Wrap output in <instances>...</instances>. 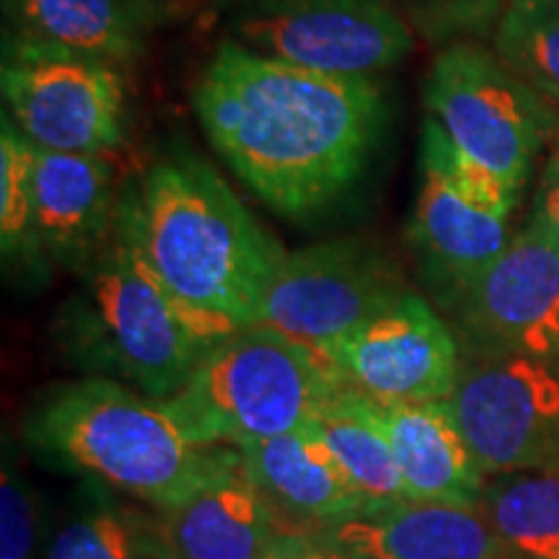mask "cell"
Returning <instances> with one entry per match:
<instances>
[{
    "instance_id": "6da1fadb",
    "label": "cell",
    "mask_w": 559,
    "mask_h": 559,
    "mask_svg": "<svg viewBox=\"0 0 559 559\" xmlns=\"http://www.w3.org/2000/svg\"><path fill=\"white\" fill-rule=\"evenodd\" d=\"M213 151L285 218H309L368 171L389 102L376 79H345L221 41L192 88Z\"/></svg>"
},
{
    "instance_id": "7a4b0ae2",
    "label": "cell",
    "mask_w": 559,
    "mask_h": 559,
    "mask_svg": "<svg viewBox=\"0 0 559 559\" xmlns=\"http://www.w3.org/2000/svg\"><path fill=\"white\" fill-rule=\"evenodd\" d=\"M115 230L169 288L198 309L257 324L288 251L205 158L160 153L122 185Z\"/></svg>"
},
{
    "instance_id": "3957f363",
    "label": "cell",
    "mask_w": 559,
    "mask_h": 559,
    "mask_svg": "<svg viewBox=\"0 0 559 559\" xmlns=\"http://www.w3.org/2000/svg\"><path fill=\"white\" fill-rule=\"evenodd\" d=\"M55 321V340L91 376L166 402L202 358L241 326L187 304L115 230L81 272Z\"/></svg>"
},
{
    "instance_id": "277c9868",
    "label": "cell",
    "mask_w": 559,
    "mask_h": 559,
    "mask_svg": "<svg viewBox=\"0 0 559 559\" xmlns=\"http://www.w3.org/2000/svg\"><path fill=\"white\" fill-rule=\"evenodd\" d=\"M24 436L50 464L156 513L190 498L239 453L192 443L164 402L102 376L47 389L26 412Z\"/></svg>"
},
{
    "instance_id": "5b68a950",
    "label": "cell",
    "mask_w": 559,
    "mask_h": 559,
    "mask_svg": "<svg viewBox=\"0 0 559 559\" xmlns=\"http://www.w3.org/2000/svg\"><path fill=\"white\" fill-rule=\"evenodd\" d=\"M345 381L317 349L267 324L218 342L166 409L202 449H241L311 423Z\"/></svg>"
},
{
    "instance_id": "8992f818",
    "label": "cell",
    "mask_w": 559,
    "mask_h": 559,
    "mask_svg": "<svg viewBox=\"0 0 559 559\" xmlns=\"http://www.w3.org/2000/svg\"><path fill=\"white\" fill-rule=\"evenodd\" d=\"M428 117L453 148L521 198L559 111L477 41L443 47L425 75Z\"/></svg>"
},
{
    "instance_id": "52a82bcc",
    "label": "cell",
    "mask_w": 559,
    "mask_h": 559,
    "mask_svg": "<svg viewBox=\"0 0 559 559\" xmlns=\"http://www.w3.org/2000/svg\"><path fill=\"white\" fill-rule=\"evenodd\" d=\"M519 198L453 148L425 117L417 156V198L409 243L425 288L451 311L472 283L508 249Z\"/></svg>"
},
{
    "instance_id": "ba28073f",
    "label": "cell",
    "mask_w": 559,
    "mask_h": 559,
    "mask_svg": "<svg viewBox=\"0 0 559 559\" xmlns=\"http://www.w3.org/2000/svg\"><path fill=\"white\" fill-rule=\"evenodd\" d=\"M0 94L37 148L111 156L128 140V75L115 62L3 32Z\"/></svg>"
},
{
    "instance_id": "9c48e42d",
    "label": "cell",
    "mask_w": 559,
    "mask_h": 559,
    "mask_svg": "<svg viewBox=\"0 0 559 559\" xmlns=\"http://www.w3.org/2000/svg\"><path fill=\"white\" fill-rule=\"evenodd\" d=\"M249 50L317 73L376 79L415 52L396 0H243L234 21Z\"/></svg>"
},
{
    "instance_id": "30bf717a",
    "label": "cell",
    "mask_w": 559,
    "mask_h": 559,
    "mask_svg": "<svg viewBox=\"0 0 559 559\" xmlns=\"http://www.w3.org/2000/svg\"><path fill=\"white\" fill-rule=\"evenodd\" d=\"M449 407L487 477L559 464V362L461 349Z\"/></svg>"
},
{
    "instance_id": "8fae6325",
    "label": "cell",
    "mask_w": 559,
    "mask_h": 559,
    "mask_svg": "<svg viewBox=\"0 0 559 559\" xmlns=\"http://www.w3.org/2000/svg\"><path fill=\"white\" fill-rule=\"evenodd\" d=\"M412 288L391 251L370 236H340L288 251L264 293L257 324L319 353Z\"/></svg>"
},
{
    "instance_id": "7c38bea8",
    "label": "cell",
    "mask_w": 559,
    "mask_h": 559,
    "mask_svg": "<svg viewBox=\"0 0 559 559\" xmlns=\"http://www.w3.org/2000/svg\"><path fill=\"white\" fill-rule=\"evenodd\" d=\"M349 386L381 404L445 402L461 373L453 326L409 290L319 349Z\"/></svg>"
},
{
    "instance_id": "4fadbf2b",
    "label": "cell",
    "mask_w": 559,
    "mask_h": 559,
    "mask_svg": "<svg viewBox=\"0 0 559 559\" xmlns=\"http://www.w3.org/2000/svg\"><path fill=\"white\" fill-rule=\"evenodd\" d=\"M461 349L559 362V251L528 221L449 311Z\"/></svg>"
},
{
    "instance_id": "5bb4252c",
    "label": "cell",
    "mask_w": 559,
    "mask_h": 559,
    "mask_svg": "<svg viewBox=\"0 0 559 559\" xmlns=\"http://www.w3.org/2000/svg\"><path fill=\"white\" fill-rule=\"evenodd\" d=\"M37 230L47 262L81 275L115 236L122 187L109 156L37 148Z\"/></svg>"
},
{
    "instance_id": "9a60e30c",
    "label": "cell",
    "mask_w": 559,
    "mask_h": 559,
    "mask_svg": "<svg viewBox=\"0 0 559 559\" xmlns=\"http://www.w3.org/2000/svg\"><path fill=\"white\" fill-rule=\"evenodd\" d=\"M158 519L171 559H272L290 536L241 453Z\"/></svg>"
},
{
    "instance_id": "2e32d148",
    "label": "cell",
    "mask_w": 559,
    "mask_h": 559,
    "mask_svg": "<svg viewBox=\"0 0 559 559\" xmlns=\"http://www.w3.org/2000/svg\"><path fill=\"white\" fill-rule=\"evenodd\" d=\"M241 464L290 536H311L368 510L313 423L239 449Z\"/></svg>"
},
{
    "instance_id": "e0dca14e",
    "label": "cell",
    "mask_w": 559,
    "mask_h": 559,
    "mask_svg": "<svg viewBox=\"0 0 559 559\" xmlns=\"http://www.w3.org/2000/svg\"><path fill=\"white\" fill-rule=\"evenodd\" d=\"M360 559H510L479 508L404 500L311 534Z\"/></svg>"
},
{
    "instance_id": "ac0fdd59",
    "label": "cell",
    "mask_w": 559,
    "mask_h": 559,
    "mask_svg": "<svg viewBox=\"0 0 559 559\" xmlns=\"http://www.w3.org/2000/svg\"><path fill=\"white\" fill-rule=\"evenodd\" d=\"M407 500L479 508L487 474L445 402L381 404Z\"/></svg>"
},
{
    "instance_id": "d6986e66",
    "label": "cell",
    "mask_w": 559,
    "mask_h": 559,
    "mask_svg": "<svg viewBox=\"0 0 559 559\" xmlns=\"http://www.w3.org/2000/svg\"><path fill=\"white\" fill-rule=\"evenodd\" d=\"M5 32L91 55L128 70L148 52L158 0H0Z\"/></svg>"
},
{
    "instance_id": "ffe728a7",
    "label": "cell",
    "mask_w": 559,
    "mask_h": 559,
    "mask_svg": "<svg viewBox=\"0 0 559 559\" xmlns=\"http://www.w3.org/2000/svg\"><path fill=\"white\" fill-rule=\"evenodd\" d=\"M120 495L99 479H83L47 531L41 559H171L158 513Z\"/></svg>"
},
{
    "instance_id": "44dd1931",
    "label": "cell",
    "mask_w": 559,
    "mask_h": 559,
    "mask_svg": "<svg viewBox=\"0 0 559 559\" xmlns=\"http://www.w3.org/2000/svg\"><path fill=\"white\" fill-rule=\"evenodd\" d=\"M311 423L347 479L366 498L368 510L407 500L379 402L342 381L317 409Z\"/></svg>"
},
{
    "instance_id": "7402d4cb",
    "label": "cell",
    "mask_w": 559,
    "mask_h": 559,
    "mask_svg": "<svg viewBox=\"0 0 559 559\" xmlns=\"http://www.w3.org/2000/svg\"><path fill=\"white\" fill-rule=\"evenodd\" d=\"M479 510L510 559H559V464L487 477Z\"/></svg>"
},
{
    "instance_id": "603a6c76",
    "label": "cell",
    "mask_w": 559,
    "mask_h": 559,
    "mask_svg": "<svg viewBox=\"0 0 559 559\" xmlns=\"http://www.w3.org/2000/svg\"><path fill=\"white\" fill-rule=\"evenodd\" d=\"M37 145L21 132L9 115L0 117V249L5 267L26 272L45 270L37 230V194H34Z\"/></svg>"
},
{
    "instance_id": "cb8c5ba5",
    "label": "cell",
    "mask_w": 559,
    "mask_h": 559,
    "mask_svg": "<svg viewBox=\"0 0 559 559\" xmlns=\"http://www.w3.org/2000/svg\"><path fill=\"white\" fill-rule=\"evenodd\" d=\"M492 50L559 111V0H510Z\"/></svg>"
},
{
    "instance_id": "d4e9b609",
    "label": "cell",
    "mask_w": 559,
    "mask_h": 559,
    "mask_svg": "<svg viewBox=\"0 0 559 559\" xmlns=\"http://www.w3.org/2000/svg\"><path fill=\"white\" fill-rule=\"evenodd\" d=\"M41 498L19 461V445L3 438L0 464V559H41L47 544Z\"/></svg>"
},
{
    "instance_id": "484cf974",
    "label": "cell",
    "mask_w": 559,
    "mask_h": 559,
    "mask_svg": "<svg viewBox=\"0 0 559 559\" xmlns=\"http://www.w3.org/2000/svg\"><path fill=\"white\" fill-rule=\"evenodd\" d=\"M417 39L443 47L495 32L510 0H396Z\"/></svg>"
},
{
    "instance_id": "4316f807",
    "label": "cell",
    "mask_w": 559,
    "mask_h": 559,
    "mask_svg": "<svg viewBox=\"0 0 559 559\" xmlns=\"http://www.w3.org/2000/svg\"><path fill=\"white\" fill-rule=\"evenodd\" d=\"M531 221L539 223L549 241L559 251V156L551 153L547 166H544L539 187L534 194V215Z\"/></svg>"
},
{
    "instance_id": "83f0119b",
    "label": "cell",
    "mask_w": 559,
    "mask_h": 559,
    "mask_svg": "<svg viewBox=\"0 0 559 559\" xmlns=\"http://www.w3.org/2000/svg\"><path fill=\"white\" fill-rule=\"evenodd\" d=\"M272 559H360L313 536H288Z\"/></svg>"
},
{
    "instance_id": "f1b7e54d",
    "label": "cell",
    "mask_w": 559,
    "mask_h": 559,
    "mask_svg": "<svg viewBox=\"0 0 559 559\" xmlns=\"http://www.w3.org/2000/svg\"><path fill=\"white\" fill-rule=\"evenodd\" d=\"M551 153H555V156H559V124H557V130H555V138H551Z\"/></svg>"
}]
</instances>
